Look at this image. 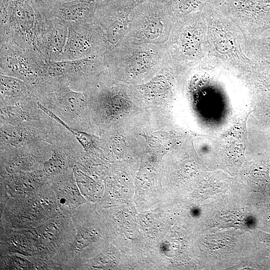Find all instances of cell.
<instances>
[{"instance_id":"cell-1","label":"cell","mask_w":270,"mask_h":270,"mask_svg":"<svg viewBox=\"0 0 270 270\" xmlns=\"http://www.w3.org/2000/svg\"><path fill=\"white\" fill-rule=\"evenodd\" d=\"M0 42H12L40 52L44 16L37 0H0Z\"/></svg>"},{"instance_id":"cell-2","label":"cell","mask_w":270,"mask_h":270,"mask_svg":"<svg viewBox=\"0 0 270 270\" xmlns=\"http://www.w3.org/2000/svg\"><path fill=\"white\" fill-rule=\"evenodd\" d=\"M0 74L35 81L46 76V58L39 52L12 42H0Z\"/></svg>"},{"instance_id":"cell-3","label":"cell","mask_w":270,"mask_h":270,"mask_svg":"<svg viewBox=\"0 0 270 270\" xmlns=\"http://www.w3.org/2000/svg\"><path fill=\"white\" fill-rule=\"evenodd\" d=\"M106 52L102 32L96 24L68 22L62 60H77L98 54L106 56Z\"/></svg>"},{"instance_id":"cell-4","label":"cell","mask_w":270,"mask_h":270,"mask_svg":"<svg viewBox=\"0 0 270 270\" xmlns=\"http://www.w3.org/2000/svg\"><path fill=\"white\" fill-rule=\"evenodd\" d=\"M172 12L164 0H145L134 8L133 20L140 22L134 34L138 40L146 42H159L163 40L164 22Z\"/></svg>"},{"instance_id":"cell-5","label":"cell","mask_w":270,"mask_h":270,"mask_svg":"<svg viewBox=\"0 0 270 270\" xmlns=\"http://www.w3.org/2000/svg\"><path fill=\"white\" fill-rule=\"evenodd\" d=\"M42 14L68 22L94 23L96 12L106 0H36Z\"/></svg>"},{"instance_id":"cell-6","label":"cell","mask_w":270,"mask_h":270,"mask_svg":"<svg viewBox=\"0 0 270 270\" xmlns=\"http://www.w3.org/2000/svg\"><path fill=\"white\" fill-rule=\"evenodd\" d=\"M68 32V22L44 16L39 46L41 54L48 60H62Z\"/></svg>"},{"instance_id":"cell-7","label":"cell","mask_w":270,"mask_h":270,"mask_svg":"<svg viewBox=\"0 0 270 270\" xmlns=\"http://www.w3.org/2000/svg\"><path fill=\"white\" fill-rule=\"evenodd\" d=\"M234 4L252 14L259 31L270 28V0H234Z\"/></svg>"},{"instance_id":"cell-8","label":"cell","mask_w":270,"mask_h":270,"mask_svg":"<svg viewBox=\"0 0 270 270\" xmlns=\"http://www.w3.org/2000/svg\"><path fill=\"white\" fill-rule=\"evenodd\" d=\"M56 93L64 104L72 112H78L84 104L85 97L82 93L73 91L66 84L56 85Z\"/></svg>"},{"instance_id":"cell-9","label":"cell","mask_w":270,"mask_h":270,"mask_svg":"<svg viewBox=\"0 0 270 270\" xmlns=\"http://www.w3.org/2000/svg\"><path fill=\"white\" fill-rule=\"evenodd\" d=\"M27 89L25 84L20 80L0 74V92L2 96H18L26 92Z\"/></svg>"},{"instance_id":"cell-10","label":"cell","mask_w":270,"mask_h":270,"mask_svg":"<svg viewBox=\"0 0 270 270\" xmlns=\"http://www.w3.org/2000/svg\"><path fill=\"white\" fill-rule=\"evenodd\" d=\"M170 10L186 16L194 13L205 6L210 0H164Z\"/></svg>"},{"instance_id":"cell-11","label":"cell","mask_w":270,"mask_h":270,"mask_svg":"<svg viewBox=\"0 0 270 270\" xmlns=\"http://www.w3.org/2000/svg\"><path fill=\"white\" fill-rule=\"evenodd\" d=\"M4 112L6 114L8 115L10 118H14L15 120L22 118V112L18 108H14V112H13L12 107L6 108V110Z\"/></svg>"},{"instance_id":"cell-12","label":"cell","mask_w":270,"mask_h":270,"mask_svg":"<svg viewBox=\"0 0 270 270\" xmlns=\"http://www.w3.org/2000/svg\"><path fill=\"white\" fill-rule=\"evenodd\" d=\"M262 52L264 55L270 58V39L263 41L261 45Z\"/></svg>"},{"instance_id":"cell-13","label":"cell","mask_w":270,"mask_h":270,"mask_svg":"<svg viewBox=\"0 0 270 270\" xmlns=\"http://www.w3.org/2000/svg\"><path fill=\"white\" fill-rule=\"evenodd\" d=\"M264 67H263V69L264 70V78H266L265 86L268 88V91L270 92V65L265 64Z\"/></svg>"}]
</instances>
